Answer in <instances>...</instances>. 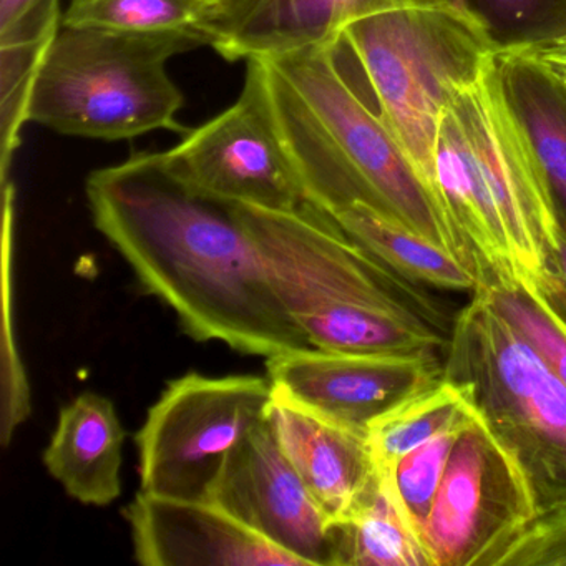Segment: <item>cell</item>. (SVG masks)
Returning a JSON list of instances; mask_svg holds the SVG:
<instances>
[{
    "label": "cell",
    "instance_id": "obj_30",
    "mask_svg": "<svg viewBox=\"0 0 566 566\" xmlns=\"http://www.w3.org/2000/svg\"><path fill=\"white\" fill-rule=\"evenodd\" d=\"M59 0H0V32L8 31L25 15Z\"/></svg>",
    "mask_w": 566,
    "mask_h": 566
},
{
    "label": "cell",
    "instance_id": "obj_4",
    "mask_svg": "<svg viewBox=\"0 0 566 566\" xmlns=\"http://www.w3.org/2000/svg\"><path fill=\"white\" fill-rule=\"evenodd\" d=\"M432 191L479 281H533L558 240L542 171L506 104L495 55L443 111Z\"/></svg>",
    "mask_w": 566,
    "mask_h": 566
},
{
    "label": "cell",
    "instance_id": "obj_10",
    "mask_svg": "<svg viewBox=\"0 0 566 566\" xmlns=\"http://www.w3.org/2000/svg\"><path fill=\"white\" fill-rule=\"evenodd\" d=\"M164 155L191 187L221 200L273 211L300 210L307 203L254 59L247 62L238 101Z\"/></svg>",
    "mask_w": 566,
    "mask_h": 566
},
{
    "label": "cell",
    "instance_id": "obj_31",
    "mask_svg": "<svg viewBox=\"0 0 566 566\" xmlns=\"http://www.w3.org/2000/svg\"><path fill=\"white\" fill-rule=\"evenodd\" d=\"M203 4H207L208 8L211 9V11H214V9L221 8V6L228 4V2H231V0H201Z\"/></svg>",
    "mask_w": 566,
    "mask_h": 566
},
{
    "label": "cell",
    "instance_id": "obj_29",
    "mask_svg": "<svg viewBox=\"0 0 566 566\" xmlns=\"http://www.w3.org/2000/svg\"><path fill=\"white\" fill-rule=\"evenodd\" d=\"M532 55L538 64H542L549 74L555 75L566 87V42L559 44L543 45V48L523 51Z\"/></svg>",
    "mask_w": 566,
    "mask_h": 566
},
{
    "label": "cell",
    "instance_id": "obj_21",
    "mask_svg": "<svg viewBox=\"0 0 566 566\" xmlns=\"http://www.w3.org/2000/svg\"><path fill=\"white\" fill-rule=\"evenodd\" d=\"M472 413V406L459 387L443 377L436 386L399 403L370 427L367 440L377 470L389 475L407 453L440 433L462 426Z\"/></svg>",
    "mask_w": 566,
    "mask_h": 566
},
{
    "label": "cell",
    "instance_id": "obj_1",
    "mask_svg": "<svg viewBox=\"0 0 566 566\" xmlns=\"http://www.w3.org/2000/svg\"><path fill=\"white\" fill-rule=\"evenodd\" d=\"M85 193L95 228L188 336L266 359L311 347L274 293L238 203L191 187L164 151L92 171Z\"/></svg>",
    "mask_w": 566,
    "mask_h": 566
},
{
    "label": "cell",
    "instance_id": "obj_18",
    "mask_svg": "<svg viewBox=\"0 0 566 566\" xmlns=\"http://www.w3.org/2000/svg\"><path fill=\"white\" fill-rule=\"evenodd\" d=\"M331 218L360 247L412 283L470 296L479 287L475 271L455 254L370 205L357 201Z\"/></svg>",
    "mask_w": 566,
    "mask_h": 566
},
{
    "label": "cell",
    "instance_id": "obj_13",
    "mask_svg": "<svg viewBox=\"0 0 566 566\" xmlns=\"http://www.w3.org/2000/svg\"><path fill=\"white\" fill-rule=\"evenodd\" d=\"M124 516L144 566H306L211 500L140 490Z\"/></svg>",
    "mask_w": 566,
    "mask_h": 566
},
{
    "label": "cell",
    "instance_id": "obj_15",
    "mask_svg": "<svg viewBox=\"0 0 566 566\" xmlns=\"http://www.w3.org/2000/svg\"><path fill=\"white\" fill-rule=\"evenodd\" d=\"M268 423L281 450L333 522L350 515L376 480L364 433L331 422L274 392Z\"/></svg>",
    "mask_w": 566,
    "mask_h": 566
},
{
    "label": "cell",
    "instance_id": "obj_2",
    "mask_svg": "<svg viewBox=\"0 0 566 566\" xmlns=\"http://www.w3.org/2000/svg\"><path fill=\"white\" fill-rule=\"evenodd\" d=\"M254 61L260 62L277 134L307 203L329 217L357 201L370 205L476 273L439 201L376 104L350 78L343 38Z\"/></svg>",
    "mask_w": 566,
    "mask_h": 566
},
{
    "label": "cell",
    "instance_id": "obj_5",
    "mask_svg": "<svg viewBox=\"0 0 566 566\" xmlns=\"http://www.w3.org/2000/svg\"><path fill=\"white\" fill-rule=\"evenodd\" d=\"M210 48L200 31L118 32L61 25L45 52L28 122L67 137L134 140L157 130L187 135L184 92L170 59Z\"/></svg>",
    "mask_w": 566,
    "mask_h": 566
},
{
    "label": "cell",
    "instance_id": "obj_12",
    "mask_svg": "<svg viewBox=\"0 0 566 566\" xmlns=\"http://www.w3.org/2000/svg\"><path fill=\"white\" fill-rule=\"evenodd\" d=\"M210 500L304 565L334 566L333 520L284 455L268 419L231 453Z\"/></svg>",
    "mask_w": 566,
    "mask_h": 566
},
{
    "label": "cell",
    "instance_id": "obj_27",
    "mask_svg": "<svg viewBox=\"0 0 566 566\" xmlns=\"http://www.w3.org/2000/svg\"><path fill=\"white\" fill-rule=\"evenodd\" d=\"M489 566H566V502L539 509Z\"/></svg>",
    "mask_w": 566,
    "mask_h": 566
},
{
    "label": "cell",
    "instance_id": "obj_3",
    "mask_svg": "<svg viewBox=\"0 0 566 566\" xmlns=\"http://www.w3.org/2000/svg\"><path fill=\"white\" fill-rule=\"evenodd\" d=\"M274 293L311 347L347 353H443L455 314L429 287L390 270L329 214L306 203L273 211L238 203Z\"/></svg>",
    "mask_w": 566,
    "mask_h": 566
},
{
    "label": "cell",
    "instance_id": "obj_20",
    "mask_svg": "<svg viewBox=\"0 0 566 566\" xmlns=\"http://www.w3.org/2000/svg\"><path fill=\"white\" fill-rule=\"evenodd\" d=\"M61 25V9L59 4H52L32 12L9 31L0 32L2 185L9 181L12 157L21 144L22 125L28 122L35 77Z\"/></svg>",
    "mask_w": 566,
    "mask_h": 566
},
{
    "label": "cell",
    "instance_id": "obj_8",
    "mask_svg": "<svg viewBox=\"0 0 566 566\" xmlns=\"http://www.w3.org/2000/svg\"><path fill=\"white\" fill-rule=\"evenodd\" d=\"M273 384L261 376L171 380L135 436L140 490L184 500H210L231 453L266 422Z\"/></svg>",
    "mask_w": 566,
    "mask_h": 566
},
{
    "label": "cell",
    "instance_id": "obj_11",
    "mask_svg": "<svg viewBox=\"0 0 566 566\" xmlns=\"http://www.w3.org/2000/svg\"><path fill=\"white\" fill-rule=\"evenodd\" d=\"M274 392L347 429L370 427L443 379V353H347L316 347L268 359Z\"/></svg>",
    "mask_w": 566,
    "mask_h": 566
},
{
    "label": "cell",
    "instance_id": "obj_6",
    "mask_svg": "<svg viewBox=\"0 0 566 566\" xmlns=\"http://www.w3.org/2000/svg\"><path fill=\"white\" fill-rule=\"evenodd\" d=\"M340 38L366 78L380 117L432 191L433 150L443 111L457 92L483 74L496 54L495 45L485 29L455 6L377 12L347 25Z\"/></svg>",
    "mask_w": 566,
    "mask_h": 566
},
{
    "label": "cell",
    "instance_id": "obj_26",
    "mask_svg": "<svg viewBox=\"0 0 566 566\" xmlns=\"http://www.w3.org/2000/svg\"><path fill=\"white\" fill-rule=\"evenodd\" d=\"M465 422L455 429L440 433L423 446L417 447L416 450L402 457L394 467L392 472L386 475L390 480V485H392L394 493L406 512L407 518L419 533L420 539H422L423 526H426L430 510H432L437 493H439L450 453H452L457 437Z\"/></svg>",
    "mask_w": 566,
    "mask_h": 566
},
{
    "label": "cell",
    "instance_id": "obj_19",
    "mask_svg": "<svg viewBox=\"0 0 566 566\" xmlns=\"http://www.w3.org/2000/svg\"><path fill=\"white\" fill-rule=\"evenodd\" d=\"M333 533L334 566H436L380 472L350 515L333 522Z\"/></svg>",
    "mask_w": 566,
    "mask_h": 566
},
{
    "label": "cell",
    "instance_id": "obj_7",
    "mask_svg": "<svg viewBox=\"0 0 566 566\" xmlns=\"http://www.w3.org/2000/svg\"><path fill=\"white\" fill-rule=\"evenodd\" d=\"M443 377L518 460L538 510L566 502V386L480 291L455 314Z\"/></svg>",
    "mask_w": 566,
    "mask_h": 566
},
{
    "label": "cell",
    "instance_id": "obj_24",
    "mask_svg": "<svg viewBox=\"0 0 566 566\" xmlns=\"http://www.w3.org/2000/svg\"><path fill=\"white\" fill-rule=\"evenodd\" d=\"M4 187V234H2V413L0 443L9 447L19 426L31 413L28 374L14 339V197L11 184Z\"/></svg>",
    "mask_w": 566,
    "mask_h": 566
},
{
    "label": "cell",
    "instance_id": "obj_23",
    "mask_svg": "<svg viewBox=\"0 0 566 566\" xmlns=\"http://www.w3.org/2000/svg\"><path fill=\"white\" fill-rule=\"evenodd\" d=\"M489 34L496 52L566 42V0H457Z\"/></svg>",
    "mask_w": 566,
    "mask_h": 566
},
{
    "label": "cell",
    "instance_id": "obj_14",
    "mask_svg": "<svg viewBox=\"0 0 566 566\" xmlns=\"http://www.w3.org/2000/svg\"><path fill=\"white\" fill-rule=\"evenodd\" d=\"M412 6L457 0H231L211 11L203 32L228 62L276 57L339 41L359 19Z\"/></svg>",
    "mask_w": 566,
    "mask_h": 566
},
{
    "label": "cell",
    "instance_id": "obj_25",
    "mask_svg": "<svg viewBox=\"0 0 566 566\" xmlns=\"http://www.w3.org/2000/svg\"><path fill=\"white\" fill-rule=\"evenodd\" d=\"M476 291L485 294L566 386V329L539 303L528 284L515 277L489 280L482 281Z\"/></svg>",
    "mask_w": 566,
    "mask_h": 566
},
{
    "label": "cell",
    "instance_id": "obj_28",
    "mask_svg": "<svg viewBox=\"0 0 566 566\" xmlns=\"http://www.w3.org/2000/svg\"><path fill=\"white\" fill-rule=\"evenodd\" d=\"M539 303L566 329V231L559 228L555 247L546 254L542 271L533 281H523Z\"/></svg>",
    "mask_w": 566,
    "mask_h": 566
},
{
    "label": "cell",
    "instance_id": "obj_9",
    "mask_svg": "<svg viewBox=\"0 0 566 566\" xmlns=\"http://www.w3.org/2000/svg\"><path fill=\"white\" fill-rule=\"evenodd\" d=\"M536 512L518 460L473 410L457 437L423 526L422 542L433 565L489 566Z\"/></svg>",
    "mask_w": 566,
    "mask_h": 566
},
{
    "label": "cell",
    "instance_id": "obj_22",
    "mask_svg": "<svg viewBox=\"0 0 566 566\" xmlns=\"http://www.w3.org/2000/svg\"><path fill=\"white\" fill-rule=\"evenodd\" d=\"M210 14L201 0H71L62 25L118 32H203Z\"/></svg>",
    "mask_w": 566,
    "mask_h": 566
},
{
    "label": "cell",
    "instance_id": "obj_16",
    "mask_svg": "<svg viewBox=\"0 0 566 566\" xmlns=\"http://www.w3.org/2000/svg\"><path fill=\"white\" fill-rule=\"evenodd\" d=\"M127 430L114 402L82 392L62 407L44 450V465L65 492L92 506H107L122 493V463Z\"/></svg>",
    "mask_w": 566,
    "mask_h": 566
},
{
    "label": "cell",
    "instance_id": "obj_17",
    "mask_svg": "<svg viewBox=\"0 0 566 566\" xmlns=\"http://www.w3.org/2000/svg\"><path fill=\"white\" fill-rule=\"evenodd\" d=\"M495 67L566 231V87L525 52H496Z\"/></svg>",
    "mask_w": 566,
    "mask_h": 566
}]
</instances>
